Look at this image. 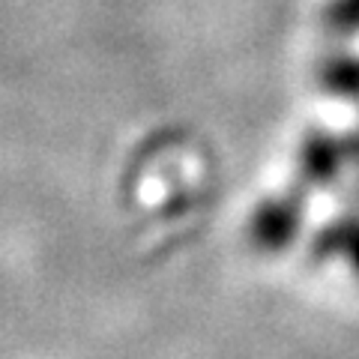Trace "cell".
Instances as JSON below:
<instances>
[{"label":"cell","mask_w":359,"mask_h":359,"mask_svg":"<svg viewBox=\"0 0 359 359\" xmlns=\"http://www.w3.org/2000/svg\"><path fill=\"white\" fill-rule=\"evenodd\" d=\"M297 210L290 207H269L266 212H261L255 222V237L264 249H282L290 243L297 231Z\"/></svg>","instance_id":"cell-1"},{"label":"cell","mask_w":359,"mask_h":359,"mask_svg":"<svg viewBox=\"0 0 359 359\" xmlns=\"http://www.w3.org/2000/svg\"><path fill=\"white\" fill-rule=\"evenodd\" d=\"M332 249H344L347 252V261H351L353 273L359 276V231L356 233H344L339 240V245H332Z\"/></svg>","instance_id":"cell-2"}]
</instances>
